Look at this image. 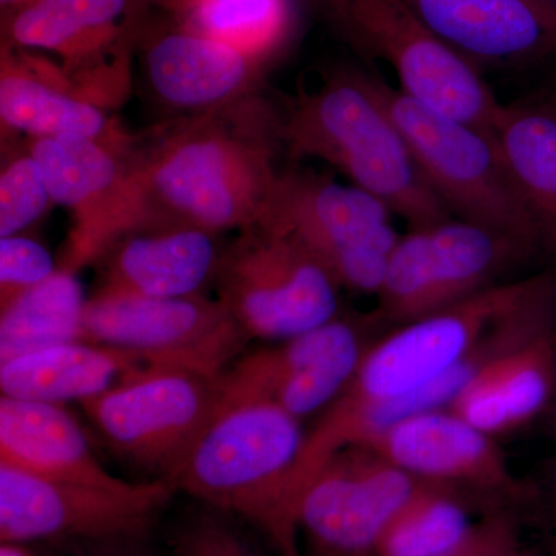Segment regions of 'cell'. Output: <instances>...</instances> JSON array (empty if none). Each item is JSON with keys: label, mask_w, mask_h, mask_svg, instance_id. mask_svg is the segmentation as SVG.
I'll return each mask as SVG.
<instances>
[{"label": "cell", "mask_w": 556, "mask_h": 556, "mask_svg": "<svg viewBox=\"0 0 556 556\" xmlns=\"http://www.w3.org/2000/svg\"><path fill=\"white\" fill-rule=\"evenodd\" d=\"M138 0H27L2 13V46L60 54L78 76L138 46L144 28Z\"/></svg>", "instance_id": "cell-18"}, {"label": "cell", "mask_w": 556, "mask_h": 556, "mask_svg": "<svg viewBox=\"0 0 556 556\" xmlns=\"http://www.w3.org/2000/svg\"><path fill=\"white\" fill-rule=\"evenodd\" d=\"M364 447L420 481L492 497L501 506H527L530 485L519 481L495 439L452 409L405 417Z\"/></svg>", "instance_id": "cell-16"}, {"label": "cell", "mask_w": 556, "mask_h": 556, "mask_svg": "<svg viewBox=\"0 0 556 556\" xmlns=\"http://www.w3.org/2000/svg\"><path fill=\"white\" fill-rule=\"evenodd\" d=\"M367 80L450 214L514 237L538 254L544 252L535 218L490 131L427 108L379 76L367 73Z\"/></svg>", "instance_id": "cell-4"}, {"label": "cell", "mask_w": 556, "mask_h": 556, "mask_svg": "<svg viewBox=\"0 0 556 556\" xmlns=\"http://www.w3.org/2000/svg\"><path fill=\"white\" fill-rule=\"evenodd\" d=\"M218 300L251 339L288 340L339 316L340 285L302 243L258 225L223 249Z\"/></svg>", "instance_id": "cell-6"}, {"label": "cell", "mask_w": 556, "mask_h": 556, "mask_svg": "<svg viewBox=\"0 0 556 556\" xmlns=\"http://www.w3.org/2000/svg\"><path fill=\"white\" fill-rule=\"evenodd\" d=\"M280 146V113L257 97L179 121L131 153L127 232L160 225L243 232L262 225L281 174Z\"/></svg>", "instance_id": "cell-1"}, {"label": "cell", "mask_w": 556, "mask_h": 556, "mask_svg": "<svg viewBox=\"0 0 556 556\" xmlns=\"http://www.w3.org/2000/svg\"><path fill=\"white\" fill-rule=\"evenodd\" d=\"M536 254L514 237L466 219L412 229L391 252L372 317L401 327L497 285Z\"/></svg>", "instance_id": "cell-9"}, {"label": "cell", "mask_w": 556, "mask_h": 556, "mask_svg": "<svg viewBox=\"0 0 556 556\" xmlns=\"http://www.w3.org/2000/svg\"><path fill=\"white\" fill-rule=\"evenodd\" d=\"M501 556H540V555H536L535 552H530V551H527V548H522L521 546H518L517 548H514V551L507 552V554H504Z\"/></svg>", "instance_id": "cell-40"}, {"label": "cell", "mask_w": 556, "mask_h": 556, "mask_svg": "<svg viewBox=\"0 0 556 556\" xmlns=\"http://www.w3.org/2000/svg\"><path fill=\"white\" fill-rule=\"evenodd\" d=\"M280 138L291 155L331 164L412 229L452 218L369 87L367 72L336 70L316 90L300 93L280 115Z\"/></svg>", "instance_id": "cell-2"}, {"label": "cell", "mask_w": 556, "mask_h": 556, "mask_svg": "<svg viewBox=\"0 0 556 556\" xmlns=\"http://www.w3.org/2000/svg\"><path fill=\"white\" fill-rule=\"evenodd\" d=\"M521 546L515 508L489 510L447 556H501Z\"/></svg>", "instance_id": "cell-32"}, {"label": "cell", "mask_w": 556, "mask_h": 556, "mask_svg": "<svg viewBox=\"0 0 556 556\" xmlns=\"http://www.w3.org/2000/svg\"><path fill=\"white\" fill-rule=\"evenodd\" d=\"M217 407V379L155 367L134 369L100 396L83 402L84 412L110 447L167 481L185 463Z\"/></svg>", "instance_id": "cell-12"}, {"label": "cell", "mask_w": 556, "mask_h": 556, "mask_svg": "<svg viewBox=\"0 0 556 556\" xmlns=\"http://www.w3.org/2000/svg\"><path fill=\"white\" fill-rule=\"evenodd\" d=\"M365 351L361 324L339 314L313 331L237 358L217 379V409L266 402L302 419L343 393Z\"/></svg>", "instance_id": "cell-14"}, {"label": "cell", "mask_w": 556, "mask_h": 556, "mask_svg": "<svg viewBox=\"0 0 556 556\" xmlns=\"http://www.w3.org/2000/svg\"><path fill=\"white\" fill-rule=\"evenodd\" d=\"M473 67H519L556 54V5L546 0H405Z\"/></svg>", "instance_id": "cell-19"}, {"label": "cell", "mask_w": 556, "mask_h": 556, "mask_svg": "<svg viewBox=\"0 0 556 556\" xmlns=\"http://www.w3.org/2000/svg\"><path fill=\"white\" fill-rule=\"evenodd\" d=\"M53 204L38 161L30 152L14 156L0 174V239L20 236Z\"/></svg>", "instance_id": "cell-29"}, {"label": "cell", "mask_w": 556, "mask_h": 556, "mask_svg": "<svg viewBox=\"0 0 556 556\" xmlns=\"http://www.w3.org/2000/svg\"><path fill=\"white\" fill-rule=\"evenodd\" d=\"M546 273L497 283L408 321L367 348L356 375L329 407L353 412L407 397L466 361L496 325L543 287Z\"/></svg>", "instance_id": "cell-5"}, {"label": "cell", "mask_w": 556, "mask_h": 556, "mask_svg": "<svg viewBox=\"0 0 556 556\" xmlns=\"http://www.w3.org/2000/svg\"><path fill=\"white\" fill-rule=\"evenodd\" d=\"M167 14L181 27L263 62L283 49L294 25L292 0H181Z\"/></svg>", "instance_id": "cell-27"}, {"label": "cell", "mask_w": 556, "mask_h": 556, "mask_svg": "<svg viewBox=\"0 0 556 556\" xmlns=\"http://www.w3.org/2000/svg\"><path fill=\"white\" fill-rule=\"evenodd\" d=\"M471 526L463 490L422 481L388 525L378 556H447Z\"/></svg>", "instance_id": "cell-28"}, {"label": "cell", "mask_w": 556, "mask_h": 556, "mask_svg": "<svg viewBox=\"0 0 556 556\" xmlns=\"http://www.w3.org/2000/svg\"><path fill=\"white\" fill-rule=\"evenodd\" d=\"M305 441L300 419L276 405L219 408L170 482L214 510L244 519L281 556H303L291 484Z\"/></svg>", "instance_id": "cell-3"}, {"label": "cell", "mask_w": 556, "mask_h": 556, "mask_svg": "<svg viewBox=\"0 0 556 556\" xmlns=\"http://www.w3.org/2000/svg\"><path fill=\"white\" fill-rule=\"evenodd\" d=\"M177 492L167 479L102 486L0 464V543H135L148 535Z\"/></svg>", "instance_id": "cell-7"}, {"label": "cell", "mask_w": 556, "mask_h": 556, "mask_svg": "<svg viewBox=\"0 0 556 556\" xmlns=\"http://www.w3.org/2000/svg\"><path fill=\"white\" fill-rule=\"evenodd\" d=\"M555 348H556V334H555ZM547 419H548V427H551L552 433H554V437L556 438V383H555V391H554V397H552L551 405H548L547 409Z\"/></svg>", "instance_id": "cell-36"}, {"label": "cell", "mask_w": 556, "mask_h": 556, "mask_svg": "<svg viewBox=\"0 0 556 556\" xmlns=\"http://www.w3.org/2000/svg\"><path fill=\"white\" fill-rule=\"evenodd\" d=\"M492 135L519 195L535 218L544 252H556V108L543 100L500 105Z\"/></svg>", "instance_id": "cell-25"}, {"label": "cell", "mask_w": 556, "mask_h": 556, "mask_svg": "<svg viewBox=\"0 0 556 556\" xmlns=\"http://www.w3.org/2000/svg\"><path fill=\"white\" fill-rule=\"evenodd\" d=\"M139 367L144 365L134 354L76 340L2 362L0 391L2 396L17 401L83 404L115 387Z\"/></svg>", "instance_id": "cell-24"}, {"label": "cell", "mask_w": 556, "mask_h": 556, "mask_svg": "<svg viewBox=\"0 0 556 556\" xmlns=\"http://www.w3.org/2000/svg\"><path fill=\"white\" fill-rule=\"evenodd\" d=\"M24 2H27V0H0V5H2V13L16 9L17 5H21V3Z\"/></svg>", "instance_id": "cell-39"}, {"label": "cell", "mask_w": 556, "mask_h": 556, "mask_svg": "<svg viewBox=\"0 0 556 556\" xmlns=\"http://www.w3.org/2000/svg\"><path fill=\"white\" fill-rule=\"evenodd\" d=\"M226 517L212 508L186 521L172 538L170 556H263Z\"/></svg>", "instance_id": "cell-30"}, {"label": "cell", "mask_w": 556, "mask_h": 556, "mask_svg": "<svg viewBox=\"0 0 556 556\" xmlns=\"http://www.w3.org/2000/svg\"><path fill=\"white\" fill-rule=\"evenodd\" d=\"M87 300L75 273L58 269L0 311V364L43 348L84 340Z\"/></svg>", "instance_id": "cell-26"}, {"label": "cell", "mask_w": 556, "mask_h": 556, "mask_svg": "<svg viewBox=\"0 0 556 556\" xmlns=\"http://www.w3.org/2000/svg\"><path fill=\"white\" fill-rule=\"evenodd\" d=\"M84 340L134 354L144 367L218 379L251 338L218 299L97 292L87 300Z\"/></svg>", "instance_id": "cell-11"}, {"label": "cell", "mask_w": 556, "mask_h": 556, "mask_svg": "<svg viewBox=\"0 0 556 556\" xmlns=\"http://www.w3.org/2000/svg\"><path fill=\"white\" fill-rule=\"evenodd\" d=\"M420 482L372 448L340 450L300 500L309 556H378L380 538Z\"/></svg>", "instance_id": "cell-13"}, {"label": "cell", "mask_w": 556, "mask_h": 556, "mask_svg": "<svg viewBox=\"0 0 556 556\" xmlns=\"http://www.w3.org/2000/svg\"><path fill=\"white\" fill-rule=\"evenodd\" d=\"M555 334L556 329L490 362L448 409L493 438L546 415L556 383Z\"/></svg>", "instance_id": "cell-23"}, {"label": "cell", "mask_w": 556, "mask_h": 556, "mask_svg": "<svg viewBox=\"0 0 556 556\" xmlns=\"http://www.w3.org/2000/svg\"><path fill=\"white\" fill-rule=\"evenodd\" d=\"M546 2L554 3V5H556V0H546Z\"/></svg>", "instance_id": "cell-41"}, {"label": "cell", "mask_w": 556, "mask_h": 556, "mask_svg": "<svg viewBox=\"0 0 556 556\" xmlns=\"http://www.w3.org/2000/svg\"><path fill=\"white\" fill-rule=\"evenodd\" d=\"M530 489L529 504L540 508L556 535V459L544 470L540 484L530 485Z\"/></svg>", "instance_id": "cell-33"}, {"label": "cell", "mask_w": 556, "mask_h": 556, "mask_svg": "<svg viewBox=\"0 0 556 556\" xmlns=\"http://www.w3.org/2000/svg\"><path fill=\"white\" fill-rule=\"evenodd\" d=\"M0 556H39L35 548L28 544L2 543L0 544Z\"/></svg>", "instance_id": "cell-34"}, {"label": "cell", "mask_w": 556, "mask_h": 556, "mask_svg": "<svg viewBox=\"0 0 556 556\" xmlns=\"http://www.w3.org/2000/svg\"><path fill=\"white\" fill-rule=\"evenodd\" d=\"M137 47L153 97L186 118L251 100L266 65L172 20L159 27L146 24Z\"/></svg>", "instance_id": "cell-17"}, {"label": "cell", "mask_w": 556, "mask_h": 556, "mask_svg": "<svg viewBox=\"0 0 556 556\" xmlns=\"http://www.w3.org/2000/svg\"><path fill=\"white\" fill-rule=\"evenodd\" d=\"M138 2L144 3L148 7H159V9L166 11V13H170L181 0H138Z\"/></svg>", "instance_id": "cell-35"}, {"label": "cell", "mask_w": 556, "mask_h": 556, "mask_svg": "<svg viewBox=\"0 0 556 556\" xmlns=\"http://www.w3.org/2000/svg\"><path fill=\"white\" fill-rule=\"evenodd\" d=\"M218 233L160 225L124 233L100 260L98 294L189 298L214 283L223 249Z\"/></svg>", "instance_id": "cell-20"}, {"label": "cell", "mask_w": 556, "mask_h": 556, "mask_svg": "<svg viewBox=\"0 0 556 556\" xmlns=\"http://www.w3.org/2000/svg\"><path fill=\"white\" fill-rule=\"evenodd\" d=\"M27 150L38 161L53 203L72 212L60 268L78 274L98 265L127 230V182L135 149L62 137L31 138Z\"/></svg>", "instance_id": "cell-15"}, {"label": "cell", "mask_w": 556, "mask_h": 556, "mask_svg": "<svg viewBox=\"0 0 556 556\" xmlns=\"http://www.w3.org/2000/svg\"><path fill=\"white\" fill-rule=\"evenodd\" d=\"M382 201L306 169L281 170L262 225L298 239L340 288L378 294L397 230Z\"/></svg>", "instance_id": "cell-10"}, {"label": "cell", "mask_w": 556, "mask_h": 556, "mask_svg": "<svg viewBox=\"0 0 556 556\" xmlns=\"http://www.w3.org/2000/svg\"><path fill=\"white\" fill-rule=\"evenodd\" d=\"M60 269L49 249L22 236L0 239V308Z\"/></svg>", "instance_id": "cell-31"}, {"label": "cell", "mask_w": 556, "mask_h": 556, "mask_svg": "<svg viewBox=\"0 0 556 556\" xmlns=\"http://www.w3.org/2000/svg\"><path fill=\"white\" fill-rule=\"evenodd\" d=\"M538 100L546 101L548 104H552L554 108H556V78L554 79V83L551 84V86L546 87V90L543 91V94H541V98H538Z\"/></svg>", "instance_id": "cell-37"}, {"label": "cell", "mask_w": 556, "mask_h": 556, "mask_svg": "<svg viewBox=\"0 0 556 556\" xmlns=\"http://www.w3.org/2000/svg\"><path fill=\"white\" fill-rule=\"evenodd\" d=\"M0 464L56 481L127 484L101 466L75 417L43 402L0 399Z\"/></svg>", "instance_id": "cell-22"}, {"label": "cell", "mask_w": 556, "mask_h": 556, "mask_svg": "<svg viewBox=\"0 0 556 556\" xmlns=\"http://www.w3.org/2000/svg\"><path fill=\"white\" fill-rule=\"evenodd\" d=\"M340 33L369 58L387 62L399 89L439 113L492 134L500 102L468 64L405 0H321Z\"/></svg>", "instance_id": "cell-8"}, {"label": "cell", "mask_w": 556, "mask_h": 556, "mask_svg": "<svg viewBox=\"0 0 556 556\" xmlns=\"http://www.w3.org/2000/svg\"><path fill=\"white\" fill-rule=\"evenodd\" d=\"M100 556H149L144 552L137 551V548H118V551L108 552V554Z\"/></svg>", "instance_id": "cell-38"}, {"label": "cell", "mask_w": 556, "mask_h": 556, "mask_svg": "<svg viewBox=\"0 0 556 556\" xmlns=\"http://www.w3.org/2000/svg\"><path fill=\"white\" fill-rule=\"evenodd\" d=\"M0 118L7 129L28 138L78 137L97 139L112 148L135 149L108 109L61 86L54 65L28 51L2 46Z\"/></svg>", "instance_id": "cell-21"}]
</instances>
